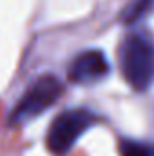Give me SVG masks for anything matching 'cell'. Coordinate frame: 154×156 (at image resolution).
<instances>
[{"label":"cell","instance_id":"6da1fadb","mask_svg":"<svg viewBox=\"0 0 154 156\" xmlns=\"http://www.w3.org/2000/svg\"><path fill=\"white\" fill-rule=\"evenodd\" d=\"M120 64L134 91H147L154 83V44L143 35H127L120 47Z\"/></svg>","mask_w":154,"mask_h":156},{"label":"cell","instance_id":"7a4b0ae2","mask_svg":"<svg viewBox=\"0 0 154 156\" xmlns=\"http://www.w3.org/2000/svg\"><path fill=\"white\" fill-rule=\"evenodd\" d=\"M96 123V116L87 109H69L60 113L53 120L45 145L49 153L54 156H64L71 151V147L78 142V138Z\"/></svg>","mask_w":154,"mask_h":156},{"label":"cell","instance_id":"3957f363","mask_svg":"<svg viewBox=\"0 0 154 156\" xmlns=\"http://www.w3.org/2000/svg\"><path fill=\"white\" fill-rule=\"evenodd\" d=\"M62 91H64V85L56 76L53 75L40 76L29 85L26 94L20 98V102L13 109L9 116V123L20 125V123H27L29 120L40 116L62 96Z\"/></svg>","mask_w":154,"mask_h":156},{"label":"cell","instance_id":"277c9868","mask_svg":"<svg viewBox=\"0 0 154 156\" xmlns=\"http://www.w3.org/2000/svg\"><path fill=\"white\" fill-rule=\"evenodd\" d=\"M111 71L107 56L100 49H89L80 53L69 67V80L73 83H94L105 78Z\"/></svg>","mask_w":154,"mask_h":156},{"label":"cell","instance_id":"5b68a950","mask_svg":"<svg viewBox=\"0 0 154 156\" xmlns=\"http://www.w3.org/2000/svg\"><path fill=\"white\" fill-rule=\"evenodd\" d=\"M120 153L121 156H152V149L136 140H121L120 142Z\"/></svg>","mask_w":154,"mask_h":156},{"label":"cell","instance_id":"8992f818","mask_svg":"<svg viewBox=\"0 0 154 156\" xmlns=\"http://www.w3.org/2000/svg\"><path fill=\"white\" fill-rule=\"evenodd\" d=\"M152 5H154V0H136V2L131 5L127 16H125V24H132V22H136V20H138L140 16H143Z\"/></svg>","mask_w":154,"mask_h":156}]
</instances>
